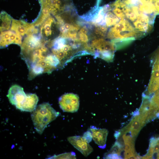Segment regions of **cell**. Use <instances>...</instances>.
<instances>
[{
	"instance_id": "6da1fadb",
	"label": "cell",
	"mask_w": 159,
	"mask_h": 159,
	"mask_svg": "<svg viewBox=\"0 0 159 159\" xmlns=\"http://www.w3.org/2000/svg\"><path fill=\"white\" fill-rule=\"evenodd\" d=\"M115 15L121 20L132 26L143 37L153 29L158 13L153 0H116Z\"/></svg>"
},
{
	"instance_id": "7a4b0ae2",
	"label": "cell",
	"mask_w": 159,
	"mask_h": 159,
	"mask_svg": "<svg viewBox=\"0 0 159 159\" xmlns=\"http://www.w3.org/2000/svg\"><path fill=\"white\" fill-rule=\"evenodd\" d=\"M6 96L10 103L22 111H33L36 107L39 100L36 94H26L23 88L17 85L10 88Z\"/></svg>"
},
{
	"instance_id": "3957f363",
	"label": "cell",
	"mask_w": 159,
	"mask_h": 159,
	"mask_svg": "<svg viewBox=\"0 0 159 159\" xmlns=\"http://www.w3.org/2000/svg\"><path fill=\"white\" fill-rule=\"evenodd\" d=\"M60 114L48 103H43L32 111L31 117L36 131L42 134L47 126Z\"/></svg>"
},
{
	"instance_id": "277c9868",
	"label": "cell",
	"mask_w": 159,
	"mask_h": 159,
	"mask_svg": "<svg viewBox=\"0 0 159 159\" xmlns=\"http://www.w3.org/2000/svg\"><path fill=\"white\" fill-rule=\"evenodd\" d=\"M41 8L47 10L50 14L56 16L63 12L72 5L71 0H38Z\"/></svg>"
},
{
	"instance_id": "5b68a950",
	"label": "cell",
	"mask_w": 159,
	"mask_h": 159,
	"mask_svg": "<svg viewBox=\"0 0 159 159\" xmlns=\"http://www.w3.org/2000/svg\"><path fill=\"white\" fill-rule=\"evenodd\" d=\"M59 103L60 108L63 112H76L77 111L79 107V98L77 94L67 93L60 97Z\"/></svg>"
},
{
	"instance_id": "8992f818",
	"label": "cell",
	"mask_w": 159,
	"mask_h": 159,
	"mask_svg": "<svg viewBox=\"0 0 159 159\" xmlns=\"http://www.w3.org/2000/svg\"><path fill=\"white\" fill-rule=\"evenodd\" d=\"M57 26H58L57 21L50 15L40 26L39 32L42 39L46 42L53 40L52 39Z\"/></svg>"
},
{
	"instance_id": "52a82bcc",
	"label": "cell",
	"mask_w": 159,
	"mask_h": 159,
	"mask_svg": "<svg viewBox=\"0 0 159 159\" xmlns=\"http://www.w3.org/2000/svg\"><path fill=\"white\" fill-rule=\"evenodd\" d=\"M68 141L84 156H87L93 151V149L83 136H74L67 138Z\"/></svg>"
},
{
	"instance_id": "ba28073f",
	"label": "cell",
	"mask_w": 159,
	"mask_h": 159,
	"mask_svg": "<svg viewBox=\"0 0 159 159\" xmlns=\"http://www.w3.org/2000/svg\"><path fill=\"white\" fill-rule=\"evenodd\" d=\"M22 40L21 36L11 30L1 32L0 34V48L6 47L12 44L21 46Z\"/></svg>"
},
{
	"instance_id": "9c48e42d",
	"label": "cell",
	"mask_w": 159,
	"mask_h": 159,
	"mask_svg": "<svg viewBox=\"0 0 159 159\" xmlns=\"http://www.w3.org/2000/svg\"><path fill=\"white\" fill-rule=\"evenodd\" d=\"M35 27L32 23H30L23 20L13 19L11 29L22 37L28 34Z\"/></svg>"
},
{
	"instance_id": "30bf717a",
	"label": "cell",
	"mask_w": 159,
	"mask_h": 159,
	"mask_svg": "<svg viewBox=\"0 0 159 159\" xmlns=\"http://www.w3.org/2000/svg\"><path fill=\"white\" fill-rule=\"evenodd\" d=\"M91 132L92 139L98 147L102 149L106 147L108 130L105 129L97 128L94 126H91L89 128Z\"/></svg>"
},
{
	"instance_id": "8fae6325",
	"label": "cell",
	"mask_w": 159,
	"mask_h": 159,
	"mask_svg": "<svg viewBox=\"0 0 159 159\" xmlns=\"http://www.w3.org/2000/svg\"><path fill=\"white\" fill-rule=\"evenodd\" d=\"M91 46L94 48L95 50V49H97V51L96 52V54L97 56L99 53L101 52H114L116 50L115 47L113 43L103 38L94 40L92 42Z\"/></svg>"
},
{
	"instance_id": "7c38bea8",
	"label": "cell",
	"mask_w": 159,
	"mask_h": 159,
	"mask_svg": "<svg viewBox=\"0 0 159 159\" xmlns=\"http://www.w3.org/2000/svg\"><path fill=\"white\" fill-rule=\"evenodd\" d=\"M159 89V69L153 66L150 79L147 88V95L154 93Z\"/></svg>"
},
{
	"instance_id": "4fadbf2b",
	"label": "cell",
	"mask_w": 159,
	"mask_h": 159,
	"mask_svg": "<svg viewBox=\"0 0 159 159\" xmlns=\"http://www.w3.org/2000/svg\"><path fill=\"white\" fill-rule=\"evenodd\" d=\"M129 124L132 135L136 138L140 130L146 123L141 120L139 115L133 118Z\"/></svg>"
},
{
	"instance_id": "5bb4252c",
	"label": "cell",
	"mask_w": 159,
	"mask_h": 159,
	"mask_svg": "<svg viewBox=\"0 0 159 159\" xmlns=\"http://www.w3.org/2000/svg\"><path fill=\"white\" fill-rule=\"evenodd\" d=\"M13 18L6 12L2 11L0 13V32L8 30L11 27Z\"/></svg>"
},
{
	"instance_id": "9a60e30c",
	"label": "cell",
	"mask_w": 159,
	"mask_h": 159,
	"mask_svg": "<svg viewBox=\"0 0 159 159\" xmlns=\"http://www.w3.org/2000/svg\"><path fill=\"white\" fill-rule=\"evenodd\" d=\"M124 148L125 146L122 145L116 141L110 150L105 154H116L120 156V152L122 150H124Z\"/></svg>"
},
{
	"instance_id": "2e32d148",
	"label": "cell",
	"mask_w": 159,
	"mask_h": 159,
	"mask_svg": "<svg viewBox=\"0 0 159 159\" xmlns=\"http://www.w3.org/2000/svg\"><path fill=\"white\" fill-rule=\"evenodd\" d=\"M50 159H76V154L75 153L71 152L69 153H62L58 155L52 156Z\"/></svg>"
},
{
	"instance_id": "e0dca14e",
	"label": "cell",
	"mask_w": 159,
	"mask_h": 159,
	"mask_svg": "<svg viewBox=\"0 0 159 159\" xmlns=\"http://www.w3.org/2000/svg\"><path fill=\"white\" fill-rule=\"evenodd\" d=\"M83 136L89 143H90L92 141V139L91 132L89 130L84 133Z\"/></svg>"
},
{
	"instance_id": "ac0fdd59",
	"label": "cell",
	"mask_w": 159,
	"mask_h": 159,
	"mask_svg": "<svg viewBox=\"0 0 159 159\" xmlns=\"http://www.w3.org/2000/svg\"><path fill=\"white\" fill-rule=\"evenodd\" d=\"M79 34V40L80 41L86 43L88 41V38L86 34L82 33L80 32Z\"/></svg>"
},
{
	"instance_id": "d6986e66",
	"label": "cell",
	"mask_w": 159,
	"mask_h": 159,
	"mask_svg": "<svg viewBox=\"0 0 159 159\" xmlns=\"http://www.w3.org/2000/svg\"><path fill=\"white\" fill-rule=\"evenodd\" d=\"M80 32L82 33L86 34L88 32V30L86 27H84L81 29Z\"/></svg>"
},
{
	"instance_id": "ffe728a7",
	"label": "cell",
	"mask_w": 159,
	"mask_h": 159,
	"mask_svg": "<svg viewBox=\"0 0 159 159\" xmlns=\"http://www.w3.org/2000/svg\"><path fill=\"white\" fill-rule=\"evenodd\" d=\"M120 130L116 131L114 134V137L116 139H117V138L119 137L120 135Z\"/></svg>"
}]
</instances>
